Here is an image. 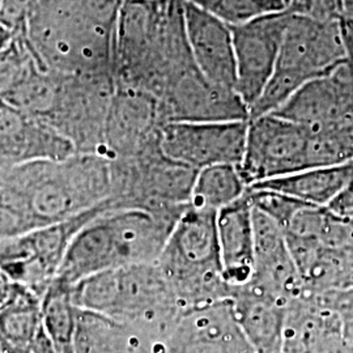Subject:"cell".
<instances>
[{
  "label": "cell",
  "instance_id": "obj_29",
  "mask_svg": "<svg viewBox=\"0 0 353 353\" xmlns=\"http://www.w3.org/2000/svg\"><path fill=\"white\" fill-rule=\"evenodd\" d=\"M285 12L292 16L330 23L341 16V0H285Z\"/></svg>",
  "mask_w": 353,
  "mask_h": 353
},
{
  "label": "cell",
  "instance_id": "obj_14",
  "mask_svg": "<svg viewBox=\"0 0 353 353\" xmlns=\"http://www.w3.org/2000/svg\"><path fill=\"white\" fill-rule=\"evenodd\" d=\"M159 100L139 89L117 87L106 122L105 151L110 160L134 157L160 143Z\"/></svg>",
  "mask_w": 353,
  "mask_h": 353
},
{
  "label": "cell",
  "instance_id": "obj_10",
  "mask_svg": "<svg viewBox=\"0 0 353 353\" xmlns=\"http://www.w3.org/2000/svg\"><path fill=\"white\" fill-rule=\"evenodd\" d=\"M163 123L249 121L250 110L233 89L210 80L195 62L176 71L160 100Z\"/></svg>",
  "mask_w": 353,
  "mask_h": 353
},
{
  "label": "cell",
  "instance_id": "obj_27",
  "mask_svg": "<svg viewBox=\"0 0 353 353\" xmlns=\"http://www.w3.org/2000/svg\"><path fill=\"white\" fill-rule=\"evenodd\" d=\"M227 26H242L270 13L285 11V0H189Z\"/></svg>",
  "mask_w": 353,
  "mask_h": 353
},
{
  "label": "cell",
  "instance_id": "obj_31",
  "mask_svg": "<svg viewBox=\"0 0 353 353\" xmlns=\"http://www.w3.org/2000/svg\"><path fill=\"white\" fill-rule=\"evenodd\" d=\"M36 0H0V23L13 34L26 38V26Z\"/></svg>",
  "mask_w": 353,
  "mask_h": 353
},
{
  "label": "cell",
  "instance_id": "obj_24",
  "mask_svg": "<svg viewBox=\"0 0 353 353\" xmlns=\"http://www.w3.org/2000/svg\"><path fill=\"white\" fill-rule=\"evenodd\" d=\"M249 186L239 166L217 165L198 172L192 186L190 205L219 212L245 196Z\"/></svg>",
  "mask_w": 353,
  "mask_h": 353
},
{
  "label": "cell",
  "instance_id": "obj_12",
  "mask_svg": "<svg viewBox=\"0 0 353 353\" xmlns=\"http://www.w3.org/2000/svg\"><path fill=\"white\" fill-rule=\"evenodd\" d=\"M290 20V13L283 11L232 28L237 74L236 90L249 110L275 72Z\"/></svg>",
  "mask_w": 353,
  "mask_h": 353
},
{
  "label": "cell",
  "instance_id": "obj_7",
  "mask_svg": "<svg viewBox=\"0 0 353 353\" xmlns=\"http://www.w3.org/2000/svg\"><path fill=\"white\" fill-rule=\"evenodd\" d=\"M114 210L112 199L68 220L0 241V272L12 283L42 294L57 278L76 233L99 214Z\"/></svg>",
  "mask_w": 353,
  "mask_h": 353
},
{
  "label": "cell",
  "instance_id": "obj_11",
  "mask_svg": "<svg viewBox=\"0 0 353 353\" xmlns=\"http://www.w3.org/2000/svg\"><path fill=\"white\" fill-rule=\"evenodd\" d=\"M249 121L172 122L160 132L166 157L196 172L217 166H240L245 153Z\"/></svg>",
  "mask_w": 353,
  "mask_h": 353
},
{
  "label": "cell",
  "instance_id": "obj_36",
  "mask_svg": "<svg viewBox=\"0 0 353 353\" xmlns=\"http://www.w3.org/2000/svg\"><path fill=\"white\" fill-rule=\"evenodd\" d=\"M12 39V33L0 23V51L3 50L4 48H7Z\"/></svg>",
  "mask_w": 353,
  "mask_h": 353
},
{
  "label": "cell",
  "instance_id": "obj_25",
  "mask_svg": "<svg viewBox=\"0 0 353 353\" xmlns=\"http://www.w3.org/2000/svg\"><path fill=\"white\" fill-rule=\"evenodd\" d=\"M77 307L72 285L54 279L41 299L42 326L54 343L57 353H74Z\"/></svg>",
  "mask_w": 353,
  "mask_h": 353
},
{
  "label": "cell",
  "instance_id": "obj_3",
  "mask_svg": "<svg viewBox=\"0 0 353 353\" xmlns=\"http://www.w3.org/2000/svg\"><path fill=\"white\" fill-rule=\"evenodd\" d=\"M0 188L34 228L45 227L110 201L112 160L76 153L62 161L0 166Z\"/></svg>",
  "mask_w": 353,
  "mask_h": 353
},
{
  "label": "cell",
  "instance_id": "obj_38",
  "mask_svg": "<svg viewBox=\"0 0 353 353\" xmlns=\"http://www.w3.org/2000/svg\"><path fill=\"white\" fill-rule=\"evenodd\" d=\"M0 166H3V165H0Z\"/></svg>",
  "mask_w": 353,
  "mask_h": 353
},
{
  "label": "cell",
  "instance_id": "obj_32",
  "mask_svg": "<svg viewBox=\"0 0 353 353\" xmlns=\"http://www.w3.org/2000/svg\"><path fill=\"white\" fill-rule=\"evenodd\" d=\"M326 210L336 217L353 220V182L335 196Z\"/></svg>",
  "mask_w": 353,
  "mask_h": 353
},
{
  "label": "cell",
  "instance_id": "obj_33",
  "mask_svg": "<svg viewBox=\"0 0 353 353\" xmlns=\"http://www.w3.org/2000/svg\"><path fill=\"white\" fill-rule=\"evenodd\" d=\"M30 353H57L54 343L48 335V332L45 331L43 326L39 330L37 336L34 338V341L30 345Z\"/></svg>",
  "mask_w": 353,
  "mask_h": 353
},
{
  "label": "cell",
  "instance_id": "obj_35",
  "mask_svg": "<svg viewBox=\"0 0 353 353\" xmlns=\"http://www.w3.org/2000/svg\"><path fill=\"white\" fill-rule=\"evenodd\" d=\"M341 19L353 23V0H341Z\"/></svg>",
  "mask_w": 353,
  "mask_h": 353
},
{
  "label": "cell",
  "instance_id": "obj_37",
  "mask_svg": "<svg viewBox=\"0 0 353 353\" xmlns=\"http://www.w3.org/2000/svg\"><path fill=\"white\" fill-rule=\"evenodd\" d=\"M0 353H3V352H1V351H0Z\"/></svg>",
  "mask_w": 353,
  "mask_h": 353
},
{
  "label": "cell",
  "instance_id": "obj_26",
  "mask_svg": "<svg viewBox=\"0 0 353 353\" xmlns=\"http://www.w3.org/2000/svg\"><path fill=\"white\" fill-rule=\"evenodd\" d=\"M63 75L36 65L4 100L46 122L58 100Z\"/></svg>",
  "mask_w": 353,
  "mask_h": 353
},
{
  "label": "cell",
  "instance_id": "obj_4",
  "mask_svg": "<svg viewBox=\"0 0 353 353\" xmlns=\"http://www.w3.org/2000/svg\"><path fill=\"white\" fill-rule=\"evenodd\" d=\"M76 307L110 316L164 343L186 310L157 263L127 265L83 279L72 285Z\"/></svg>",
  "mask_w": 353,
  "mask_h": 353
},
{
  "label": "cell",
  "instance_id": "obj_22",
  "mask_svg": "<svg viewBox=\"0 0 353 353\" xmlns=\"http://www.w3.org/2000/svg\"><path fill=\"white\" fill-rule=\"evenodd\" d=\"M352 182L353 163H351L310 168L252 186L278 191L307 205L326 208L335 196Z\"/></svg>",
  "mask_w": 353,
  "mask_h": 353
},
{
  "label": "cell",
  "instance_id": "obj_5",
  "mask_svg": "<svg viewBox=\"0 0 353 353\" xmlns=\"http://www.w3.org/2000/svg\"><path fill=\"white\" fill-rule=\"evenodd\" d=\"M217 214L190 205L156 262L185 309L232 299L224 279L216 227Z\"/></svg>",
  "mask_w": 353,
  "mask_h": 353
},
{
  "label": "cell",
  "instance_id": "obj_6",
  "mask_svg": "<svg viewBox=\"0 0 353 353\" xmlns=\"http://www.w3.org/2000/svg\"><path fill=\"white\" fill-rule=\"evenodd\" d=\"M347 61L339 20L322 23L290 14L275 72L252 105L250 119L275 113L306 83Z\"/></svg>",
  "mask_w": 353,
  "mask_h": 353
},
{
  "label": "cell",
  "instance_id": "obj_1",
  "mask_svg": "<svg viewBox=\"0 0 353 353\" xmlns=\"http://www.w3.org/2000/svg\"><path fill=\"white\" fill-rule=\"evenodd\" d=\"M125 0H36L26 39L43 70L113 74L114 41Z\"/></svg>",
  "mask_w": 353,
  "mask_h": 353
},
{
  "label": "cell",
  "instance_id": "obj_34",
  "mask_svg": "<svg viewBox=\"0 0 353 353\" xmlns=\"http://www.w3.org/2000/svg\"><path fill=\"white\" fill-rule=\"evenodd\" d=\"M12 287V281L7 278L3 272H0V307L7 301Z\"/></svg>",
  "mask_w": 353,
  "mask_h": 353
},
{
  "label": "cell",
  "instance_id": "obj_16",
  "mask_svg": "<svg viewBox=\"0 0 353 353\" xmlns=\"http://www.w3.org/2000/svg\"><path fill=\"white\" fill-rule=\"evenodd\" d=\"M75 145L49 123L0 99V165L62 161Z\"/></svg>",
  "mask_w": 353,
  "mask_h": 353
},
{
  "label": "cell",
  "instance_id": "obj_9",
  "mask_svg": "<svg viewBox=\"0 0 353 353\" xmlns=\"http://www.w3.org/2000/svg\"><path fill=\"white\" fill-rule=\"evenodd\" d=\"M310 130L276 114L249 119L243 159L239 169L246 185L310 169Z\"/></svg>",
  "mask_w": 353,
  "mask_h": 353
},
{
  "label": "cell",
  "instance_id": "obj_2",
  "mask_svg": "<svg viewBox=\"0 0 353 353\" xmlns=\"http://www.w3.org/2000/svg\"><path fill=\"white\" fill-rule=\"evenodd\" d=\"M182 0H125L117 21L113 75L117 87L160 100L169 77L192 62Z\"/></svg>",
  "mask_w": 353,
  "mask_h": 353
},
{
  "label": "cell",
  "instance_id": "obj_30",
  "mask_svg": "<svg viewBox=\"0 0 353 353\" xmlns=\"http://www.w3.org/2000/svg\"><path fill=\"white\" fill-rule=\"evenodd\" d=\"M36 229L0 188V241L8 240Z\"/></svg>",
  "mask_w": 353,
  "mask_h": 353
},
{
  "label": "cell",
  "instance_id": "obj_21",
  "mask_svg": "<svg viewBox=\"0 0 353 353\" xmlns=\"http://www.w3.org/2000/svg\"><path fill=\"white\" fill-rule=\"evenodd\" d=\"M160 344L132 325L77 310L74 353H160Z\"/></svg>",
  "mask_w": 353,
  "mask_h": 353
},
{
  "label": "cell",
  "instance_id": "obj_18",
  "mask_svg": "<svg viewBox=\"0 0 353 353\" xmlns=\"http://www.w3.org/2000/svg\"><path fill=\"white\" fill-rule=\"evenodd\" d=\"M182 1L185 30L194 62L210 80L236 90L232 28L189 0Z\"/></svg>",
  "mask_w": 353,
  "mask_h": 353
},
{
  "label": "cell",
  "instance_id": "obj_23",
  "mask_svg": "<svg viewBox=\"0 0 353 353\" xmlns=\"http://www.w3.org/2000/svg\"><path fill=\"white\" fill-rule=\"evenodd\" d=\"M41 328V297L26 285L12 283L10 296L0 307V351L30 353Z\"/></svg>",
  "mask_w": 353,
  "mask_h": 353
},
{
  "label": "cell",
  "instance_id": "obj_17",
  "mask_svg": "<svg viewBox=\"0 0 353 353\" xmlns=\"http://www.w3.org/2000/svg\"><path fill=\"white\" fill-rule=\"evenodd\" d=\"M252 217L255 259L252 279L246 285L287 303L303 297V281L284 229L270 216L255 208H252Z\"/></svg>",
  "mask_w": 353,
  "mask_h": 353
},
{
  "label": "cell",
  "instance_id": "obj_19",
  "mask_svg": "<svg viewBox=\"0 0 353 353\" xmlns=\"http://www.w3.org/2000/svg\"><path fill=\"white\" fill-rule=\"evenodd\" d=\"M216 227L224 279L234 292L246 285L254 272V217L248 191L240 201L217 212Z\"/></svg>",
  "mask_w": 353,
  "mask_h": 353
},
{
  "label": "cell",
  "instance_id": "obj_15",
  "mask_svg": "<svg viewBox=\"0 0 353 353\" xmlns=\"http://www.w3.org/2000/svg\"><path fill=\"white\" fill-rule=\"evenodd\" d=\"M309 128H327L353 118V62H344L299 89L275 113Z\"/></svg>",
  "mask_w": 353,
  "mask_h": 353
},
{
  "label": "cell",
  "instance_id": "obj_13",
  "mask_svg": "<svg viewBox=\"0 0 353 353\" xmlns=\"http://www.w3.org/2000/svg\"><path fill=\"white\" fill-rule=\"evenodd\" d=\"M160 353H254L242 334L232 299L186 309Z\"/></svg>",
  "mask_w": 353,
  "mask_h": 353
},
{
  "label": "cell",
  "instance_id": "obj_28",
  "mask_svg": "<svg viewBox=\"0 0 353 353\" xmlns=\"http://www.w3.org/2000/svg\"><path fill=\"white\" fill-rule=\"evenodd\" d=\"M36 65L26 38H13L0 51V99H4Z\"/></svg>",
  "mask_w": 353,
  "mask_h": 353
},
{
  "label": "cell",
  "instance_id": "obj_20",
  "mask_svg": "<svg viewBox=\"0 0 353 353\" xmlns=\"http://www.w3.org/2000/svg\"><path fill=\"white\" fill-rule=\"evenodd\" d=\"M232 303L242 334L254 353H283L290 303L248 285L233 292Z\"/></svg>",
  "mask_w": 353,
  "mask_h": 353
},
{
  "label": "cell",
  "instance_id": "obj_8",
  "mask_svg": "<svg viewBox=\"0 0 353 353\" xmlns=\"http://www.w3.org/2000/svg\"><path fill=\"white\" fill-rule=\"evenodd\" d=\"M113 74L63 75L46 123L75 145L77 153L105 151V131L115 93Z\"/></svg>",
  "mask_w": 353,
  "mask_h": 353
}]
</instances>
